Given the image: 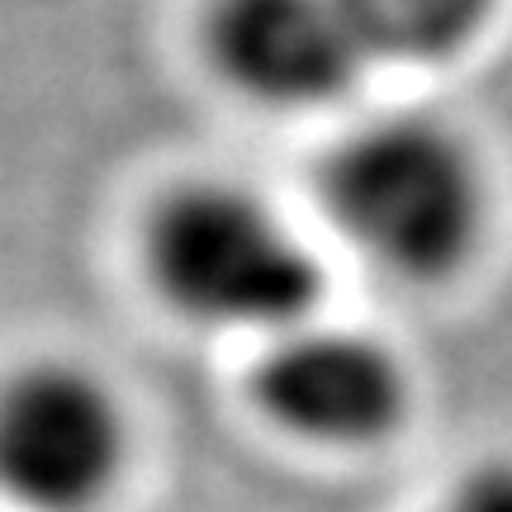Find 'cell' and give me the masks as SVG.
<instances>
[{"instance_id": "cell-1", "label": "cell", "mask_w": 512, "mask_h": 512, "mask_svg": "<svg viewBox=\"0 0 512 512\" xmlns=\"http://www.w3.org/2000/svg\"><path fill=\"white\" fill-rule=\"evenodd\" d=\"M318 209L337 247L403 290H441L489 238L479 152L432 114H375L318 166Z\"/></svg>"}, {"instance_id": "cell-2", "label": "cell", "mask_w": 512, "mask_h": 512, "mask_svg": "<svg viewBox=\"0 0 512 512\" xmlns=\"http://www.w3.org/2000/svg\"><path fill=\"white\" fill-rule=\"evenodd\" d=\"M138 271L181 328L247 351L328 309L318 242L261 190L219 176L181 181L147 204Z\"/></svg>"}, {"instance_id": "cell-3", "label": "cell", "mask_w": 512, "mask_h": 512, "mask_svg": "<svg viewBox=\"0 0 512 512\" xmlns=\"http://www.w3.org/2000/svg\"><path fill=\"white\" fill-rule=\"evenodd\" d=\"M247 408L309 456H375L413 422L418 375L380 328L318 309L252 347Z\"/></svg>"}, {"instance_id": "cell-4", "label": "cell", "mask_w": 512, "mask_h": 512, "mask_svg": "<svg viewBox=\"0 0 512 512\" xmlns=\"http://www.w3.org/2000/svg\"><path fill=\"white\" fill-rule=\"evenodd\" d=\"M133 451L128 399L100 366L38 351L0 370V512H105Z\"/></svg>"}, {"instance_id": "cell-5", "label": "cell", "mask_w": 512, "mask_h": 512, "mask_svg": "<svg viewBox=\"0 0 512 512\" xmlns=\"http://www.w3.org/2000/svg\"><path fill=\"white\" fill-rule=\"evenodd\" d=\"M204 48L223 86L266 110H328L375 67L342 0H214Z\"/></svg>"}, {"instance_id": "cell-6", "label": "cell", "mask_w": 512, "mask_h": 512, "mask_svg": "<svg viewBox=\"0 0 512 512\" xmlns=\"http://www.w3.org/2000/svg\"><path fill=\"white\" fill-rule=\"evenodd\" d=\"M375 62H446L470 48L498 0H342Z\"/></svg>"}, {"instance_id": "cell-7", "label": "cell", "mask_w": 512, "mask_h": 512, "mask_svg": "<svg viewBox=\"0 0 512 512\" xmlns=\"http://www.w3.org/2000/svg\"><path fill=\"white\" fill-rule=\"evenodd\" d=\"M427 512H512V451H489L460 465Z\"/></svg>"}]
</instances>
